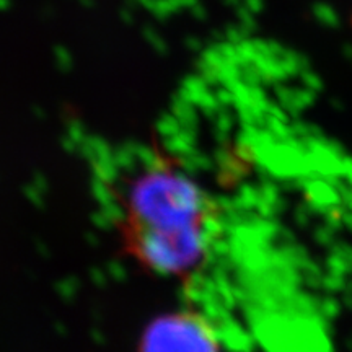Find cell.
<instances>
[{"mask_svg": "<svg viewBox=\"0 0 352 352\" xmlns=\"http://www.w3.org/2000/svg\"><path fill=\"white\" fill-rule=\"evenodd\" d=\"M140 352H220V344L208 320L196 311H176L148 324Z\"/></svg>", "mask_w": 352, "mask_h": 352, "instance_id": "obj_2", "label": "cell"}, {"mask_svg": "<svg viewBox=\"0 0 352 352\" xmlns=\"http://www.w3.org/2000/svg\"><path fill=\"white\" fill-rule=\"evenodd\" d=\"M122 246L157 274L188 277L208 261L220 210L182 165L158 152L126 158L104 178Z\"/></svg>", "mask_w": 352, "mask_h": 352, "instance_id": "obj_1", "label": "cell"}]
</instances>
